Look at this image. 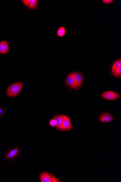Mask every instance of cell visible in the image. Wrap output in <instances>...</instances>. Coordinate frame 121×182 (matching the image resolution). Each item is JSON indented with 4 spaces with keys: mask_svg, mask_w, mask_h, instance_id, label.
Instances as JSON below:
<instances>
[{
    "mask_svg": "<svg viewBox=\"0 0 121 182\" xmlns=\"http://www.w3.org/2000/svg\"><path fill=\"white\" fill-rule=\"evenodd\" d=\"M121 66V58L116 61L114 62L113 66H112V71H113L116 68Z\"/></svg>",
    "mask_w": 121,
    "mask_h": 182,
    "instance_id": "5bb4252c",
    "label": "cell"
},
{
    "mask_svg": "<svg viewBox=\"0 0 121 182\" xmlns=\"http://www.w3.org/2000/svg\"><path fill=\"white\" fill-rule=\"evenodd\" d=\"M5 115V110L4 108L0 106V118H3Z\"/></svg>",
    "mask_w": 121,
    "mask_h": 182,
    "instance_id": "9a60e30c",
    "label": "cell"
},
{
    "mask_svg": "<svg viewBox=\"0 0 121 182\" xmlns=\"http://www.w3.org/2000/svg\"><path fill=\"white\" fill-rule=\"evenodd\" d=\"M22 2L27 7H29L30 0H24L22 1Z\"/></svg>",
    "mask_w": 121,
    "mask_h": 182,
    "instance_id": "e0dca14e",
    "label": "cell"
},
{
    "mask_svg": "<svg viewBox=\"0 0 121 182\" xmlns=\"http://www.w3.org/2000/svg\"><path fill=\"white\" fill-rule=\"evenodd\" d=\"M101 96L103 98L109 100H114L120 97V95L118 93L112 91L104 92L101 94Z\"/></svg>",
    "mask_w": 121,
    "mask_h": 182,
    "instance_id": "7a4b0ae2",
    "label": "cell"
},
{
    "mask_svg": "<svg viewBox=\"0 0 121 182\" xmlns=\"http://www.w3.org/2000/svg\"><path fill=\"white\" fill-rule=\"evenodd\" d=\"M103 2L105 4H110L113 2V0H102Z\"/></svg>",
    "mask_w": 121,
    "mask_h": 182,
    "instance_id": "ac0fdd59",
    "label": "cell"
},
{
    "mask_svg": "<svg viewBox=\"0 0 121 182\" xmlns=\"http://www.w3.org/2000/svg\"><path fill=\"white\" fill-rule=\"evenodd\" d=\"M113 117L108 113H103L100 117V120L102 123H108L113 120Z\"/></svg>",
    "mask_w": 121,
    "mask_h": 182,
    "instance_id": "ba28073f",
    "label": "cell"
},
{
    "mask_svg": "<svg viewBox=\"0 0 121 182\" xmlns=\"http://www.w3.org/2000/svg\"><path fill=\"white\" fill-rule=\"evenodd\" d=\"M73 78L76 83L77 89L81 87L83 82V76L81 73L79 72H72Z\"/></svg>",
    "mask_w": 121,
    "mask_h": 182,
    "instance_id": "277c9868",
    "label": "cell"
},
{
    "mask_svg": "<svg viewBox=\"0 0 121 182\" xmlns=\"http://www.w3.org/2000/svg\"><path fill=\"white\" fill-rule=\"evenodd\" d=\"M65 34L66 30L65 28L63 26L60 27L57 32V35L60 37H62L65 35Z\"/></svg>",
    "mask_w": 121,
    "mask_h": 182,
    "instance_id": "8fae6325",
    "label": "cell"
},
{
    "mask_svg": "<svg viewBox=\"0 0 121 182\" xmlns=\"http://www.w3.org/2000/svg\"><path fill=\"white\" fill-rule=\"evenodd\" d=\"M64 119L63 125H62V130H70L72 128V125L69 118L65 115H61Z\"/></svg>",
    "mask_w": 121,
    "mask_h": 182,
    "instance_id": "3957f363",
    "label": "cell"
},
{
    "mask_svg": "<svg viewBox=\"0 0 121 182\" xmlns=\"http://www.w3.org/2000/svg\"><path fill=\"white\" fill-rule=\"evenodd\" d=\"M40 179L42 182H52L50 175L47 172L41 173L40 175Z\"/></svg>",
    "mask_w": 121,
    "mask_h": 182,
    "instance_id": "30bf717a",
    "label": "cell"
},
{
    "mask_svg": "<svg viewBox=\"0 0 121 182\" xmlns=\"http://www.w3.org/2000/svg\"><path fill=\"white\" fill-rule=\"evenodd\" d=\"M38 1L37 0H30L29 8L30 9L34 10L36 9L38 6Z\"/></svg>",
    "mask_w": 121,
    "mask_h": 182,
    "instance_id": "7c38bea8",
    "label": "cell"
},
{
    "mask_svg": "<svg viewBox=\"0 0 121 182\" xmlns=\"http://www.w3.org/2000/svg\"><path fill=\"white\" fill-rule=\"evenodd\" d=\"M55 119L56 121V127L58 130H62V125H63L64 119L60 115H56L55 116Z\"/></svg>",
    "mask_w": 121,
    "mask_h": 182,
    "instance_id": "9c48e42d",
    "label": "cell"
},
{
    "mask_svg": "<svg viewBox=\"0 0 121 182\" xmlns=\"http://www.w3.org/2000/svg\"><path fill=\"white\" fill-rule=\"evenodd\" d=\"M66 83L70 87L75 89H77L76 83L73 78L72 73H69L66 78Z\"/></svg>",
    "mask_w": 121,
    "mask_h": 182,
    "instance_id": "5b68a950",
    "label": "cell"
},
{
    "mask_svg": "<svg viewBox=\"0 0 121 182\" xmlns=\"http://www.w3.org/2000/svg\"><path fill=\"white\" fill-rule=\"evenodd\" d=\"M112 73L114 76L120 78L121 77V66L116 68L113 71H112Z\"/></svg>",
    "mask_w": 121,
    "mask_h": 182,
    "instance_id": "4fadbf2b",
    "label": "cell"
},
{
    "mask_svg": "<svg viewBox=\"0 0 121 182\" xmlns=\"http://www.w3.org/2000/svg\"><path fill=\"white\" fill-rule=\"evenodd\" d=\"M19 153V149L15 148L8 152L6 155V158L8 159H15Z\"/></svg>",
    "mask_w": 121,
    "mask_h": 182,
    "instance_id": "8992f818",
    "label": "cell"
},
{
    "mask_svg": "<svg viewBox=\"0 0 121 182\" xmlns=\"http://www.w3.org/2000/svg\"><path fill=\"white\" fill-rule=\"evenodd\" d=\"M23 83L22 82H18L13 84L8 87L7 94L8 97H14L18 96L22 90Z\"/></svg>",
    "mask_w": 121,
    "mask_h": 182,
    "instance_id": "6da1fadb",
    "label": "cell"
},
{
    "mask_svg": "<svg viewBox=\"0 0 121 182\" xmlns=\"http://www.w3.org/2000/svg\"><path fill=\"white\" fill-rule=\"evenodd\" d=\"M50 175H51L52 182H60L59 180L57 179V178H56L55 177H54L53 175H51L50 174Z\"/></svg>",
    "mask_w": 121,
    "mask_h": 182,
    "instance_id": "d6986e66",
    "label": "cell"
},
{
    "mask_svg": "<svg viewBox=\"0 0 121 182\" xmlns=\"http://www.w3.org/2000/svg\"><path fill=\"white\" fill-rule=\"evenodd\" d=\"M49 124L52 127H55L56 126V121L55 119H51L49 121Z\"/></svg>",
    "mask_w": 121,
    "mask_h": 182,
    "instance_id": "2e32d148",
    "label": "cell"
},
{
    "mask_svg": "<svg viewBox=\"0 0 121 182\" xmlns=\"http://www.w3.org/2000/svg\"><path fill=\"white\" fill-rule=\"evenodd\" d=\"M9 51V45L6 41H2L0 42V54H7Z\"/></svg>",
    "mask_w": 121,
    "mask_h": 182,
    "instance_id": "52a82bcc",
    "label": "cell"
}]
</instances>
